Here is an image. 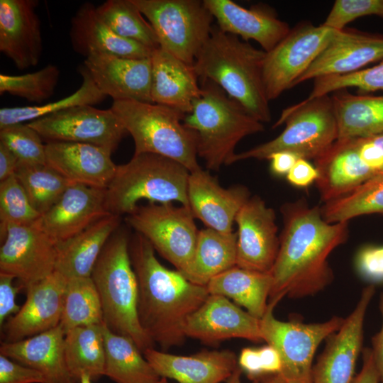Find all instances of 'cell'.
Masks as SVG:
<instances>
[{"label": "cell", "instance_id": "cell-1", "mask_svg": "<svg viewBox=\"0 0 383 383\" xmlns=\"http://www.w3.org/2000/svg\"><path fill=\"white\" fill-rule=\"evenodd\" d=\"M280 210L284 226L268 300L276 305L284 296H311L328 287L334 277L328 258L349 234L348 222H327L321 208L310 206L304 198Z\"/></svg>", "mask_w": 383, "mask_h": 383}, {"label": "cell", "instance_id": "cell-2", "mask_svg": "<svg viewBox=\"0 0 383 383\" xmlns=\"http://www.w3.org/2000/svg\"><path fill=\"white\" fill-rule=\"evenodd\" d=\"M129 253L138 279L142 328L164 350L182 344L188 317L209 295L206 286L194 284L179 271L162 265L151 243L137 232L130 238Z\"/></svg>", "mask_w": 383, "mask_h": 383}, {"label": "cell", "instance_id": "cell-3", "mask_svg": "<svg viewBox=\"0 0 383 383\" xmlns=\"http://www.w3.org/2000/svg\"><path fill=\"white\" fill-rule=\"evenodd\" d=\"M265 55L216 24L193 66L199 78L214 82L256 119L269 123L272 116L262 74Z\"/></svg>", "mask_w": 383, "mask_h": 383}, {"label": "cell", "instance_id": "cell-4", "mask_svg": "<svg viewBox=\"0 0 383 383\" xmlns=\"http://www.w3.org/2000/svg\"><path fill=\"white\" fill-rule=\"evenodd\" d=\"M201 80V94L183 123L196 135L197 156L207 170L218 171L231 165L243 138L263 131L264 126L216 84Z\"/></svg>", "mask_w": 383, "mask_h": 383}, {"label": "cell", "instance_id": "cell-5", "mask_svg": "<svg viewBox=\"0 0 383 383\" xmlns=\"http://www.w3.org/2000/svg\"><path fill=\"white\" fill-rule=\"evenodd\" d=\"M130 238L128 230L120 226L106 243L91 278L100 297L104 323L131 338L143 353L153 348L154 342L138 319V284L130 257Z\"/></svg>", "mask_w": 383, "mask_h": 383}, {"label": "cell", "instance_id": "cell-6", "mask_svg": "<svg viewBox=\"0 0 383 383\" xmlns=\"http://www.w3.org/2000/svg\"><path fill=\"white\" fill-rule=\"evenodd\" d=\"M190 172L179 162L152 154H133L127 163L117 165L105 189V206L110 214L121 216L133 212L138 203L179 202L189 207Z\"/></svg>", "mask_w": 383, "mask_h": 383}, {"label": "cell", "instance_id": "cell-7", "mask_svg": "<svg viewBox=\"0 0 383 383\" xmlns=\"http://www.w3.org/2000/svg\"><path fill=\"white\" fill-rule=\"evenodd\" d=\"M111 109L134 141V154L152 153L175 160L190 172L201 168L196 137L184 123L186 114L165 105L113 101Z\"/></svg>", "mask_w": 383, "mask_h": 383}, {"label": "cell", "instance_id": "cell-8", "mask_svg": "<svg viewBox=\"0 0 383 383\" xmlns=\"http://www.w3.org/2000/svg\"><path fill=\"white\" fill-rule=\"evenodd\" d=\"M285 123L275 138L250 150L235 153L231 164L248 159L267 160L277 152L287 151L299 158L316 159L338 138V124L331 96L305 99L284 109L273 128Z\"/></svg>", "mask_w": 383, "mask_h": 383}, {"label": "cell", "instance_id": "cell-9", "mask_svg": "<svg viewBox=\"0 0 383 383\" xmlns=\"http://www.w3.org/2000/svg\"><path fill=\"white\" fill-rule=\"evenodd\" d=\"M132 1L152 26L160 48L194 65L213 26L214 18L203 1Z\"/></svg>", "mask_w": 383, "mask_h": 383}, {"label": "cell", "instance_id": "cell-10", "mask_svg": "<svg viewBox=\"0 0 383 383\" xmlns=\"http://www.w3.org/2000/svg\"><path fill=\"white\" fill-rule=\"evenodd\" d=\"M194 218L189 207L168 202L138 205L125 221L184 275L192 262L199 231Z\"/></svg>", "mask_w": 383, "mask_h": 383}, {"label": "cell", "instance_id": "cell-11", "mask_svg": "<svg viewBox=\"0 0 383 383\" xmlns=\"http://www.w3.org/2000/svg\"><path fill=\"white\" fill-rule=\"evenodd\" d=\"M276 304L268 303L267 309L260 319L263 341L274 348L282 361L278 374L288 383H311L312 362L321 343L336 332L343 323V318L315 323L282 321L274 318Z\"/></svg>", "mask_w": 383, "mask_h": 383}, {"label": "cell", "instance_id": "cell-12", "mask_svg": "<svg viewBox=\"0 0 383 383\" xmlns=\"http://www.w3.org/2000/svg\"><path fill=\"white\" fill-rule=\"evenodd\" d=\"M333 29L303 21L270 51L263 63V82L269 101L292 88L328 43Z\"/></svg>", "mask_w": 383, "mask_h": 383}, {"label": "cell", "instance_id": "cell-13", "mask_svg": "<svg viewBox=\"0 0 383 383\" xmlns=\"http://www.w3.org/2000/svg\"><path fill=\"white\" fill-rule=\"evenodd\" d=\"M27 123L47 143H88L112 152L128 133L111 109L89 105L69 108Z\"/></svg>", "mask_w": 383, "mask_h": 383}, {"label": "cell", "instance_id": "cell-14", "mask_svg": "<svg viewBox=\"0 0 383 383\" xmlns=\"http://www.w3.org/2000/svg\"><path fill=\"white\" fill-rule=\"evenodd\" d=\"M0 248V273L17 279L25 289L55 270L57 243L34 223L8 226Z\"/></svg>", "mask_w": 383, "mask_h": 383}, {"label": "cell", "instance_id": "cell-15", "mask_svg": "<svg viewBox=\"0 0 383 383\" xmlns=\"http://www.w3.org/2000/svg\"><path fill=\"white\" fill-rule=\"evenodd\" d=\"M374 294V285L365 287L354 310L327 338L323 352L312 367L311 383H353L362 351L365 316Z\"/></svg>", "mask_w": 383, "mask_h": 383}, {"label": "cell", "instance_id": "cell-16", "mask_svg": "<svg viewBox=\"0 0 383 383\" xmlns=\"http://www.w3.org/2000/svg\"><path fill=\"white\" fill-rule=\"evenodd\" d=\"M382 60L383 34L333 29L326 47L292 87L311 79L353 73Z\"/></svg>", "mask_w": 383, "mask_h": 383}, {"label": "cell", "instance_id": "cell-17", "mask_svg": "<svg viewBox=\"0 0 383 383\" xmlns=\"http://www.w3.org/2000/svg\"><path fill=\"white\" fill-rule=\"evenodd\" d=\"M235 222L238 226L236 266L270 272L279 246L274 210L260 196H250Z\"/></svg>", "mask_w": 383, "mask_h": 383}, {"label": "cell", "instance_id": "cell-18", "mask_svg": "<svg viewBox=\"0 0 383 383\" xmlns=\"http://www.w3.org/2000/svg\"><path fill=\"white\" fill-rule=\"evenodd\" d=\"M150 57L126 58L95 52L86 57L84 65L101 92L113 101L152 103Z\"/></svg>", "mask_w": 383, "mask_h": 383}, {"label": "cell", "instance_id": "cell-19", "mask_svg": "<svg viewBox=\"0 0 383 383\" xmlns=\"http://www.w3.org/2000/svg\"><path fill=\"white\" fill-rule=\"evenodd\" d=\"M184 334L207 344L234 338L263 341L260 319L218 294H209L188 317Z\"/></svg>", "mask_w": 383, "mask_h": 383}, {"label": "cell", "instance_id": "cell-20", "mask_svg": "<svg viewBox=\"0 0 383 383\" xmlns=\"http://www.w3.org/2000/svg\"><path fill=\"white\" fill-rule=\"evenodd\" d=\"M67 279L54 272L28 287L26 300L3 325L5 342L20 341L60 325Z\"/></svg>", "mask_w": 383, "mask_h": 383}, {"label": "cell", "instance_id": "cell-21", "mask_svg": "<svg viewBox=\"0 0 383 383\" xmlns=\"http://www.w3.org/2000/svg\"><path fill=\"white\" fill-rule=\"evenodd\" d=\"M109 215L105 189L73 183L35 223L57 243Z\"/></svg>", "mask_w": 383, "mask_h": 383}, {"label": "cell", "instance_id": "cell-22", "mask_svg": "<svg viewBox=\"0 0 383 383\" xmlns=\"http://www.w3.org/2000/svg\"><path fill=\"white\" fill-rule=\"evenodd\" d=\"M187 196L194 218L206 228L230 233L233 232L236 216L250 198V193L243 185L222 187L216 177L201 167L189 174Z\"/></svg>", "mask_w": 383, "mask_h": 383}, {"label": "cell", "instance_id": "cell-23", "mask_svg": "<svg viewBox=\"0 0 383 383\" xmlns=\"http://www.w3.org/2000/svg\"><path fill=\"white\" fill-rule=\"evenodd\" d=\"M206 7L224 33L252 40L265 52L272 50L290 31L289 24L278 18L272 8L265 4L247 9L231 0H203Z\"/></svg>", "mask_w": 383, "mask_h": 383}, {"label": "cell", "instance_id": "cell-24", "mask_svg": "<svg viewBox=\"0 0 383 383\" xmlns=\"http://www.w3.org/2000/svg\"><path fill=\"white\" fill-rule=\"evenodd\" d=\"M37 0H0V51L19 70L36 66L43 52Z\"/></svg>", "mask_w": 383, "mask_h": 383}, {"label": "cell", "instance_id": "cell-25", "mask_svg": "<svg viewBox=\"0 0 383 383\" xmlns=\"http://www.w3.org/2000/svg\"><path fill=\"white\" fill-rule=\"evenodd\" d=\"M46 164L72 183L105 189L117 165L112 151L95 145L72 142L45 144Z\"/></svg>", "mask_w": 383, "mask_h": 383}, {"label": "cell", "instance_id": "cell-26", "mask_svg": "<svg viewBox=\"0 0 383 383\" xmlns=\"http://www.w3.org/2000/svg\"><path fill=\"white\" fill-rule=\"evenodd\" d=\"M143 355L160 377L179 383H221L238 366L235 353L228 350H205L184 356L150 348Z\"/></svg>", "mask_w": 383, "mask_h": 383}, {"label": "cell", "instance_id": "cell-27", "mask_svg": "<svg viewBox=\"0 0 383 383\" xmlns=\"http://www.w3.org/2000/svg\"><path fill=\"white\" fill-rule=\"evenodd\" d=\"M151 98L152 103L190 113L201 87L194 66L159 48L152 52Z\"/></svg>", "mask_w": 383, "mask_h": 383}, {"label": "cell", "instance_id": "cell-28", "mask_svg": "<svg viewBox=\"0 0 383 383\" xmlns=\"http://www.w3.org/2000/svg\"><path fill=\"white\" fill-rule=\"evenodd\" d=\"M70 38L74 50L87 57L99 52L133 59L148 58L154 50L115 33L99 17L96 6L85 2L71 19Z\"/></svg>", "mask_w": 383, "mask_h": 383}, {"label": "cell", "instance_id": "cell-29", "mask_svg": "<svg viewBox=\"0 0 383 383\" xmlns=\"http://www.w3.org/2000/svg\"><path fill=\"white\" fill-rule=\"evenodd\" d=\"M65 333L60 326L13 342H3L0 355L40 372L47 383H76L65 357Z\"/></svg>", "mask_w": 383, "mask_h": 383}, {"label": "cell", "instance_id": "cell-30", "mask_svg": "<svg viewBox=\"0 0 383 383\" xmlns=\"http://www.w3.org/2000/svg\"><path fill=\"white\" fill-rule=\"evenodd\" d=\"M121 216H106L74 236L57 243L55 272L67 279L91 277L94 267Z\"/></svg>", "mask_w": 383, "mask_h": 383}, {"label": "cell", "instance_id": "cell-31", "mask_svg": "<svg viewBox=\"0 0 383 383\" xmlns=\"http://www.w3.org/2000/svg\"><path fill=\"white\" fill-rule=\"evenodd\" d=\"M272 287L270 272H260L238 266L216 276L206 285L209 294H218L232 299L259 319L267 309Z\"/></svg>", "mask_w": 383, "mask_h": 383}, {"label": "cell", "instance_id": "cell-32", "mask_svg": "<svg viewBox=\"0 0 383 383\" xmlns=\"http://www.w3.org/2000/svg\"><path fill=\"white\" fill-rule=\"evenodd\" d=\"M331 96L338 124L337 140L383 132V96L353 94L341 89Z\"/></svg>", "mask_w": 383, "mask_h": 383}, {"label": "cell", "instance_id": "cell-33", "mask_svg": "<svg viewBox=\"0 0 383 383\" xmlns=\"http://www.w3.org/2000/svg\"><path fill=\"white\" fill-rule=\"evenodd\" d=\"M237 238L234 232L200 230L192 262L184 276L194 284L206 286L212 278L236 266Z\"/></svg>", "mask_w": 383, "mask_h": 383}, {"label": "cell", "instance_id": "cell-34", "mask_svg": "<svg viewBox=\"0 0 383 383\" xmlns=\"http://www.w3.org/2000/svg\"><path fill=\"white\" fill-rule=\"evenodd\" d=\"M105 348L104 375L116 383H157L161 378L128 337L102 323Z\"/></svg>", "mask_w": 383, "mask_h": 383}, {"label": "cell", "instance_id": "cell-35", "mask_svg": "<svg viewBox=\"0 0 383 383\" xmlns=\"http://www.w3.org/2000/svg\"><path fill=\"white\" fill-rule=\"evenodd\" d=\"M64 352L72 378L79 382L83 374L95 379L104 375L105 348L102 323L72 328L65 333Z\"/></svg>", "mask_w": 383, "mask_h": 383}, {"label": "cell", "instance_id": "cell-36", "mask_svg": "<svg viewBox=\"0 0 383 383\" xmlns=\"http://www.w3.org/2000/svg\"><path fill=\"white\" fill-rule=\"evenodd\" d=\"M78 71L82 77V83L68 96L43 105L1 108L0 128L16 123H27L69 108L94 106L102 102L107 96L98 89L85 66H81Z\"/></svg>", "mask_w": 383, "mask_h": 383}, {"label": "cell", "instance_id": "cell-37", "mask_svg": "<svg viewBox=\"0 0 383 383\" xmlns=\"http://www.w3.org/2000/svg\"><path fill=\"white\" fill-rule=\"evenodd\" d=\"M103 323L100 297L91 277L67 279L60 325L67 331Z\"/></svg>", "mask_w": 383, "mask_h": 383}, {"label": "cell", "instance_id": "cell-38", "mask_svg": "<svg viewBox=\"0 0 383 383\" xmlns=\"http://www.w3.org/2000/svg\"><path fill=\"white\" fill-rule=\"evenodd\" d=\"M101 20L118 35L152 50L160 48L157 35L132 0H108L96 7Z\"/></svg>", "mask_w": 383, "mask_h": 383}, {"label": "cell", "instance_id": "cell-39", "mask_svg": "<svg viewBox=\"0 0 383 383\" xmlns=\"http://www.w3.org/2000/svg\"><path fill=\"white\" fill-rule=\"evenodd\" d=\"M323 218L330 223L348 222L362 215L383 214V177L370 180L321 208Z\"/></svg>", "mask_w": 383, "mask_h": 383}, {"label": "cell", "instance_id": "cell-40", "mask_svg": "<svg viewBox=\"0 0 383 383\" xmlns=\"http://www.w3.org/2000/svg\"><path fill=\"white\" fill-rule=\"evenodd\" d=\"M15 175L31 204L41 215L50 209L73 184L47 165H20Z\"/></svg>", "mask_w": 383, "mask_h": 383}, {"label": "cell", "instance_id": "cell-41", "mask_svg": "<svg viewBox=\"0 0 383 383\" xmlns=\"http://www.w3.org/2000/svg\"><path fill=\"white\" fill-rule=\"evenodd\" d=\"M60 71L47 65L31 73L20 75L0 74V94L8 93L28 101L40 104L51 97L58 83Z\"/></svg>", "mask_w": 383, "mask_h": 383}, {"label": "cell", "instance_id": "cell-42", "mask_svg": "<svg viewBox=\"0 0 383 383\" xmlns=\"http://www.w3.org/2000/svg\"><path fill=\"white\" fill-rule=\"evenodd\" d=\"M41 216L31 204L16 175L0 182V238L10 225L33 224Z\"/></svg>", "mask_w": 383, "mask_h": 383}, {"label": "cell", "instance_id": "cell-43", "mask_svg": "<svg viewBox=\"0 0 383 383\" xmlns=\"http://www.w3.org/2000/svg\"><path fill=\"white\" fill-rule=\"evenodd\" d=\"M350 87L357 88L360 94L383 90V60L377 65L353 73L314 79L313 89L306 99L329 95Z\"/></svg>", "mask_w": 383, "mask_h": 383}, {"label": "cell", "instance_id": "cell-44", "mask_svg": "<svg viewBox=\"0 0 383 383\" xmlns=\"http://www.w3.org/2000/svg\"><path fill=\"white\" fill-rule=\"evenodd\" d=\"M0 143L13 153L18 160V166L47 165L43 138L28 123H16L0 128Z\"/></svg>", "mask_w": 383, "mask_h": 383}, {"label": "cell", "instance_id": "cell-45", "mask_svg": "<svg viewBox=\"0 0 383 383\" xmlns=\"http://www.w3.org/2000/svg\"><path fill=\"white\" fill-rule=\"evenodd\" d=\"M367 16L383 18V0H336L322 25L342 30L349 23Z\"/></svg>", "mask_w": 383, "mask_h": 383}, {"label": "cell", "instance_id": "cell-46", "mask_svg": "<svg viewBox=\"0 0 383 383\" xmlns=\"http://www.w3.org/2000/svg\"><path fill=\"white\" fill-rule=\"evenodd\" d=\"M238 364L251 381L263 375L279 374L282 369L278 352L267 344L260 348H243L238 357Z\"/></svg>", "mask_w": 383, "mask_h": 383}, {"label": "cell", "instance_id": "cell-47", "mask_svg": "<svg viewBox=\"0 0 383 383\" xmlns=\"http://www.w3.org/2000/svg\"><path fill=\"white\" fill-rule=\"evenodd\" d=\"M355 267L370 284H383V245L362 248L355 257Z\"/></svg>", "mask_w": 383, "mask_h": 383}, {"label": "cell", "instance_id": "cell-48", "mask_svg": "<svg viewBox=\"0 0 383 383\" xmlns=\"http://www.w3.org/2000/svg\"><path fill=\"white\" fill-rule=\"evenodd\" d=\"M0 383H47L38 371L0 355Z\"/></svg>", "mask_w": 383, "mask_h": 383}, {"label": "cell", "instance_id": "cell-49", "mask_svg": "<svg viewBox=\"0 0 383 383\" xmlns=\"http://www.w3.org/2000/svg\"><path fill=\"white\" fill-rule=\"evenodd\" d=\"M13 276L0 273V326L4 324L6 318L11 314H16L21 309L16 303V296L22 287L13 284Z\"/></svg>", "mask_w": 383, "mask_h": 383}, {"label": "cell", "instance_id": "cell-50", "mask_svg": "<svg viewBox=\"0 0 383 383\" xmlns=\"http://www.w3.org/2000/svg\"><path fill=\"white\" fill-rule=\"evenodd\" d=\"M286 177L289 184L293 186L306 187L316 182L318 172L316 167L307 160L299 158Z\"/></svg>", "mask_w": 383, "mask_h": 383}, {"label": "cell", "instance_id": "cell-51", "mask_svg": "<svg viewBox=\"0 0 383 383\" xmlns=\"http://www.w3.org/2000/svg\"><path fill=\"white\" fill-rule=\"evenodd\" d=\"M362 352V366L360 372L355 377L353 383H379V374L371 348H365Z\"/></svg>", "mask_w": 383, "mask_h": 383}, {"label": "cell", "instance_id": "cell-52", "mask_svg": "<svg viewBox=\"0 0 383 383\" xmlns=\"http://www.w3.org/2000/svg\"><path fill=\"white\" fill-rule=\"evenodd\" d=\"M299 157L292 152L287 151L272 154L267 160L270 161V168L277 176L287 175Z\"/></svg>", "mask_w": 383, "mask_h": 383}, {"label": "cell", "instance_id": "cell-53", "mask_svg": "<svg viewBox=\"0 0 383 383\" xmlns=\"http://www.w3.org/2000/svg\"><path fill=\"white\" fill-rule=\"evenodd\" d=\"M379 308L382 316V326L380 331L372 338L371 350L379 383H383V292L379 296Z\"/></svg>", "mask_w": 383, "mask_h": 383}, {"label": "cell", "instance_id": "cell-54", "mask_svg": "<svg viewBox=\"0 0 383 383\" xmlns=\"http://www.w3.org/2000/svg\"><path fill=\"white\" fill-rule=\"evenodd\" d=\"M18 168V160L13 153L0 143V182L15 175Z\"/></svg>", "mask_w": 383, "mask_h": 383}, {"label": "cell", "instance_id": "cell-55", "mask_svg": "<svg viewBox=\"0 0 383 383\" xmlns=\"http://www.w3.org/2000/svg\"><path fill=\"white\" fill-rule=\"evenodd\" d=\"M255 379L258 383H288L278 374H266Z\"/></svg>", "mask_w": 383, "mask_h": 383}, {"label": "cell", "instance_id": "cell-56", "mask_svg": "<svg viewBox=\"0 0 383 383\" xmlns=\"http://www.w3.org/2000/svg\"><path fill=\"white\" fill-rule=\"evenodd\" d=\"M242 373V370L238 366L231 376L226 380V383H241L240 377ZM252 383H258V382L254 379Z\"/></svg>", "mask_w": 383, "mask_h": 383}, {"label": "cell", "instance_id": "cell-57", "mask_svg": "<svg viewBox=\"0 0 383 383\" xmlns=\"http://www.w3.org/2000/svg\"><path fill=\"white\" fill-rule=\"evenodd\" d=\"M91 377L87 374H83L79 379V383H91Z\"/></svg>", "mask_w": 383, "mask_h": 383}, {"label": "cell", "instance_id": "cell-58", "mask_svg": "<svg viewBox=\"0 0 383 383\" xmlns=\"http://www.w3.org/2000/svg\"><path fill=\"white\" fill-rule=\"evenodd\" d=\"M157 383H169L167 379L165 377H161Z\"/></svg>", "mask_w": 383, "mask_h": 383}]
</instances>
